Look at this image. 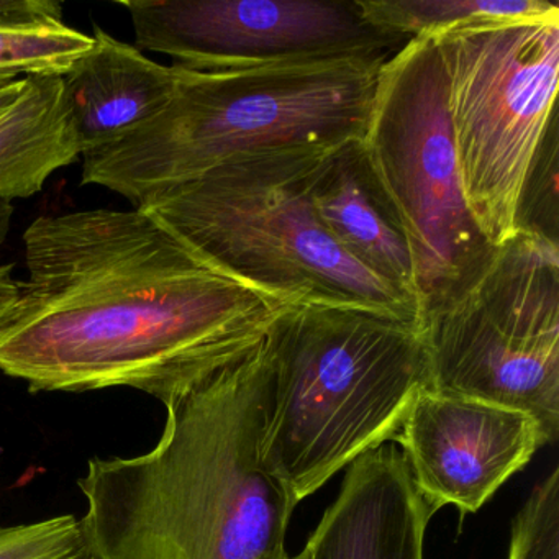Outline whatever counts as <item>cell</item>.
Returning <instances> with one entry per match:
<instances>
[{"label":"cell","mask_w":559,"mask_h":559,"mask_svg":"<svg viewBox=\"0 0 559 559\" xmlns=\"http://www.w3.org/2000/svg\"><path fill=\"white\" fill-rule=\"evenodd\" d=\"M342 145L261 150L139 209L215 266L284 302L365 307L421 325L417 306L355 263L317 217L313 185Z\"/></svg>","instance_id":"obj_5"},{"label":"cell","mask_w":559,"mask_h":559,"mask_svg":"<svg viewBox=\"0 0 559 559\" xmlns=\"http://www.w3.org/2000/svg\"><path fill=\"white\" fill-rule=\"evenodd\" d=\"M392 443L433 513L454 507L461 516L483 509L545 447L530 415L431 389L415 397Z\"/></svg>","instance_id":"obj_10"},{"label":"cell","mask_w":559,"mask_h":559,"mask_svg":"<svg viewBox=\"0 0 559 559\" xmlns=\"http://www.w3.org/2000/svg\"><path fill=\"white\" fill-rule=\"evenodd\" d=\"M270 405L261 463L290 502L394 440L430 389L420 323L353 306L293 304L266 335Z\"/></svg>","instance_id":"obj_3"},{"label":"cell","mask_w":559,"mask_h":559,"mask_svg":"<svg viewBox=\"0 0 559 559\" xmlns=\"http://www.w3.org/2000/svg\"><path fill=\"white\" fill-rule=\"evenodd\" d=\"M362 17L389 37L408 41L460 25L523 21L559 11L545 0H356Z\"/></svg>","instance_id":"obj_15"},{"label":"cell","mask_w":559,"mask_h":559,"mask_svg":"<svg viewBox=\"0 0 559 559\" xmlns=\"http://www.w3.org/2000/svg\"><path fill=\"white\" fill-rule=\"evenodd\" d=\"M312 204L333 241L420 312L407 240L369 173L361 140L330 153L313 185Z\"/></svg>","instance_id":"obj_13"},{"label":"cell","mask_w":559,"mask_h":559,"mask_svg":"<svg viewBox=\"0 0 559 559\" xmlns=\"http://www.w3.org/2000/svg\"><path fill=\"white\" fill-rule=\"evenodd\" d=\"M0 372L31 392L129 388L165 407L266 336L284 302L142 209L38 217Z\"/></svg>","instance_id":"obj_1"},{"label":"cell","mask_w":559,"mask_h":559,"mask_svg":"<svg viewBox=\"0 0 559 559\" xmlns=\"http://www.w3.org/2000/svg\"><path fill=\"white\" fill-rule=\"evenodd\" d=\"M55 24H63V5L57 0H0V28Z\"/></svg>","instance_id":"obj_19"},{"label":"cell","mask_w":559,"mask_h":559,"mask_svg":"<svg viewBox=\"0 0 559 559\" xmlns=\"http://www.w3.org/2000/svg\"><path fill=\"white\" fill-rule=\"evenodd\" d=\"M0 559H99V556L83 520L64 513L0 526Z\"/></svg>","instance_id":"obj_17"},{"label":"cell","mask_w":559,"mask_h":559,"mask_svg":"<svg viewBox=\"0 0 559 559\" xmlns=\"http://www.w3.org/2000/svg\"><path fill=\"white\" fill-rule=\"evenodd\" d=\"M14 204L8 201H0V248L8 238L9 228H11L12 217H14Z\"/></svg>","instance_id":"obj_22"},{"label":"cell","mask_w":559,"mask_h":559,"mask_svg":"<svg viewBox=\"0 0 559 559\" xmlns=\"http://www.w3.org/2000/svg\"><path fill=\"white\" fill-rule=\"evenodd\" d=\"M91 45V35L64 24L0 28V78L63 74Z\"/></svg>","instance_id":"obj_16"},{"label":"cell","mask_w":559,"mask_h":559,"mask_svg":"<svg viewBox=\"0 0 559 559\" xmlns=\"http://www.w3.org/2000/svg\"><path fill=\"white\" fill-rule=\"evenodd\" d=\"M391 55H333L218 71L176 68L171 100L119 142L84 153L81 185L139 207L261 150L361 140Z\"/></svg>","instance_id":"obj_4"},{"label":"cell","mask_w":559,"mask_h":559,"mask_svg":"<svg viewBox=\"0 0 559 559\" xmlns=\"http://www.w3.org/2000/svg\"><path fill=\"white\" fill-rule=\"evenodd\" d=\"M21 296V281L14 277V264L0 266V329L5 325Z\"/></svg>","instance_id":"obj_20"},{"label":"cell","mask_w":559,"mask_h":559,"mask_svg":"<svg viewBox=\"0 0 559 559\" xmlns=\"http://www.w3.org/2000/svg\"><path fill=\"white\" fill-rule=\"evenodd\" d=\"M433 38L464 199L484 240L497 245L520 228L526 186L556 126L559 11Z\"/></svg>","instance_id":"obj_7"},{"label":"cell","mask_w":559,"mask_h":559,"mask_svg":"<svg viewBox=\"0 0 559 559\" xmlns=\"http://www.w3.org/2000/svg\"><path fill=\"white\" fill-rule=\"evenodd\" d=\"M273 559H310V558H309V552H307V549L304 548L302 551L299 552V555H294V556L284 555V556H280V558H273Z\"/></svg>","instance_id":"obj_23"},{"label":"cell","mask_w":559,"mask_h":559,"mask_svg":"<svg viewBox=\"0 0 559 559\" xmlns=\"http://www.w3.org/2000/svg\"><path fill=\"white\" fill-rule=\"evenodd\" d=\"M0 116V201L31 199L83 156L61 74H32Z\"/></svg>","instance_id":"obj_14"},{"label":"cell","mask_w":559,"mask_h":559,"mask_svg":"<svg viewBox=\"0 0 559 559\" xmlns=\"http://www.w3.org/2000/svg\"><path fill=\"white\" fill-rule=\"evenodd\" d=\"M2 80H9V78H0V81H2Z\"/></svg>","instance_id":"obj_24"},{"label":"cell","mask_w":559,"mask_h":559,"mask_svg":"<svg viewBox=\"0 0 559 559\" xmlns=\"http://www.w3.org/2000/svg\"><path fill=\"white\" fill-rule=\"evenodd\" d=\"M139 50L218 71L333 55H392L407 41L366 22L356 0H129Z\"/></svg>","instance_id":"obj_9"},{"label":"cell","mask_w":559,"mask_h":559,"mask_svg":"<svg viewBox=\"0 0 559 559\" xmlns=\"http://www.w3.org/2000/svg\"><path fill=\"white\" fill-rule=\"evenodd\" d=\"M433 510L395 444H382L346 467L304 548L310 559H424Z\"/></svg>","instance_id":"obj_11"},{"label":"cell","mask_w":559,"mask_h":559,"mask_svg":"<svg viewBox=\"0 0 559 559\" xmlns=\"http://www.w3.org/2000/svg\"><path fill=\"white\" fill-rule=\"evenodd\" d=\"M25 78H9L0 81V116L8 112L24 93Z\"/></svg>","instance_id":"obj_21"},{"label":"cell","mask_w":559,"mask_h":559,"mask_svg":"<svg viewBox=\"0 0 559 559\" xmlns=\"http://www.w3.org/2000/svg\"><path fill=\"white\" fill-rule=\"evenodd\" d=\"M430 389L530 415L559 437V245L536 228L487 245L421 317Z\"/></svg>","instance_id":"obj_6"},{"label":"cell","mask_w":559,"mask_h":559,"mask_svg":"<svg viewBox=\"0 0 559 559\" xmlns=\"http://www.w3.org/2000/svg\"><path fill=\"white\" fill-rule=\"evenodd\" d=\"M64 96L81 152L119 142L162 112L176 87V68L96 27L93 45L63 74Z\"/></svg>","instance_id":"obj_12"},{"label":"cell","mask_w":559,"mask_h":559,"mask_svg":"<svg viewBox=\"0 0 559 559\" xmlns=\"http://www.w3.org/2000/svg\"><path fill=\"white\" fill-rule=\"evenodd\" d=\"M507 559H559V489L538 483L516 512Z\"/></svg>","instance_id":"obj_18"},{"label":"cell","mask_w":559,"mask_h":559,"mask_svg":"<svg viewBox=\"0 0 559 559\" xmlns=\"http://www.w3.org/2000/svg\"><path fill=\"white\" fill-rule=\"evenodd\" d=\"M266 336L166 408L155 447L96 456L78 480L99 559H273L297 507L261 463Z\"/></svg>","instance_id":"obj_2"},{"label":"cell","mask_w":559,"mask_h":559,"mask_svg":"<svg viewBox=\"0 0 559 559\" xmlns=\"http://www.w3.org/2000/svg\"><path fill=\"white\" fill-rule=\"evenodd\" d=\"M361 150L407 240L424 317L489 245L461 188L433 35L412 38L379 68Z\"/></svg>","instance_id":"obj_8"}]
</instances>
